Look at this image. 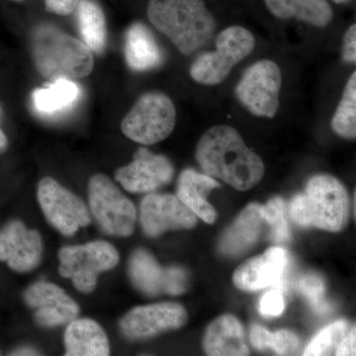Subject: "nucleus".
<instances>
[{
  "label": "nucleus",
  "mask_w": 356,
  "mask_h": 356,
  "mask_svg": "<svg viewBox=\"0 0 356 356\" xmlns=\"http://www.w3.org/2000/svg\"><path fill=\"white\" fill-rule=\"evenodd\" d=\"M195 156L205 175L219 178L236 191H250L261 182L266 172L261 156L245 145L235 128L227 125L206 131Z\"/></svg>",
  "instance_id": "obj_1"
},
{
  "label": "nucleus",
  "mask_w": 356,
  "mask_h": 356,
  "mask_svg": "<svg viewBox=\"0 0 356 356\" xmlns=\"http://www.w3.org/2000/svg\"><path fill=\"white\" fill-rule=\"evenodd\" d=\"M147 18L184 55L195 53L216 31L204 0H149Z\"/></svg>",
  "instance_id": "obj_2"
},
{
  "label": "nucleus",
  "mask_w": 356,
  "mask_h": 356,
  "mask_svg": "<svg viewBox=\"0 0 356 356\" xmlns=\"http://www.w3.org/2000/svg\"><path fill=\"white\" fill-rule=\"evenodd\" d=\"M32 55L39 74L50 81L83 79L95 67L93 53L83 41L50 24L33 33Z\"/></svg>",
  "instance_id": "obj_3"
},
{
  "label": "nucleus",
  "mask_w": 356,
  "mask_h": 356,
  "mask_svg": "<svg viewBox=\"0 0 356 356\" xmlns=\"http://www.w3.org/2000/svg\"><path fill=\"white\" fill-rule=\"evenodd\" d=\"M350 199L339 179L329 175L310 178L303 193L290 204L293 221L305 228L339 232L348 221Z\"/></svg>",
  "instance_id": "obj_4"
},
{
  "label": "nucleus",
  "mask_w": 356,
  "mask_h": 356,
  "mask_svg": "<svg viewBox=\"0 0 356 356\" xmlns=\"http://www.w3.org/2000/svg\"><path fill=\"white\" fill-rule=\"evenodd\" d=\"M254 35L242 26L222 30L216 39V49L201 54L192 64L191 76L196 83L216 86L222 83L236 64L254 51Z\"/></svg>",
  "instance_id": "obj_5"
},
{
  "label": "nucleus",
  "mask_w": 356,
  "mask_h": 356,
  "mask_svg": "<svg viewBox=\"0 0 356 356\" xmlns=\"http://www.w3.org/2000/svg\"><path fill=\"white\" fill-rule=\"evenodd\" d=\"M177 124L172 100L159 91L145 93L124 117L121 130L126 137L142 145H154L166 139Z\"/></svg>",
  "instance_id": "obj_6"
},
{
  "label": "nucleus",
  "mask_w": 356,
  "mask_h": 356,
  "mask_svg": "<svg viewBox=\"0 0 356 356\" xmlns=\"http://www.w3.org/2000/svg\"><path fill=\"white\" fill-rule=\"evenodd\" d=\"M88 201L91 214L105 234L114 236L132 235L137 210L107 175H95L90 178Z\"/></svg>",
  "instance_id": "obj_7"
},
{
  "label": "nucleus",
  "mask_w": 356,
  "mask_h": 356,
  "mask_svg": "<svg viewBox=\"0 0 356 356\" xmlns=\"http://www.w3.org/2000/svg\"><path fill=\"white\" fill-rule=\"evenodd\" d=\"M60 275L72 280L79 291H95L100 273L111 270L119 262V254L111 243L104 241L81 245H69L58 252Z\"/></svg>",
  "instance_id": "obj_8"
},
{
  "label": "nucleus",
  "mask_w": 356,
  "mask_h": 356,
  "mask_svg": "<svg viewBox=\"0 0 356 356\" xmlns=\"http://www.w3.org/2000/svg\"><path fill=\"white\" fill-rule=\"evenodd\" d=\"M281 86L280 67L273 60H262L245 70L235 92L250 113L273 118L280 109Z\"/></svg>",
  "instance_id": "obj_9"
},
{
  "label": "nucleus",
  "mask_w": 356,
  "mask_h": 356,
  "mask_svg": "<svg viewBox=\"0 0 356 356\" xmlns=\"http://www.w3.org/2000/svg\"><path fill=\"white\" fill-rule=\"evenodd\" d=\"M38 200L48 222L64 236L74 235L90 224V215L83 201L54 178L44 177L40 181Z\"/></svg>",
  "instance_id": "obj_10"
},
{
  "label": "nucleus",
  "mask_w": 356,
  "mask_h": 356,
  "mask_svg": "<svg viewBox=\"0 0 356 356\" xmlns=\"http://www.w3.org/2000/svg\"><path fill=\"white\" fill-rule=\"evenodd\" d=\"M133 286L146 296L168 294L177 296L186 291L187 273L182 267L163 268L146 250H135L128 266Z\"/></svg>",
  "instance_id": "obj_11"
},
{
  "label": "nucleus",
  "mask_w": 356,
  "mask_h": 356,
  "mask_svg": "<svg viewBox=\"0 0 356 356\" xmlns=\"http://www.w3.org/2000/svg\"><path fill=\"white\" fill-rule=\"evenodd\" d=\"M143 231L149 236L172 229H188L197 224V216L172 194L149 193L140 207Z\"/></svg>",
  "instance_id": "obj_12"
},
{
  "label": "nucleus",
  "mask_w": 356,
  "mask_h": 356,
  "mask_svg": "<svg viewBox=\"0 0 356 356\" xmlns=\"http://www.w3.org/2000/svg\"><path fill=\"white\" fill-rule=\"evenodd\" d=\"M173 175L175 168L170 159L140 147L132 163L117 170L115 179L131 193H151L170 184Z\"/></svg>",
  "instance_id": "obj_13"
},
{
  "label": "nucleus",
  "mask_w": 356,
  "mask_h": 356,
  "mask_svg": "<svg viewBox=\"0 0 356 356\" xmlns=\"http://www.w3.org/2000/svg\"><path fill=\"white\" fill-rule=\"evenodd\" d=\"M186 320V311L180 304L159 303L136 307L122 318L120 327L124 336L138 341L178 329Z\"/></svg>",
  "instance_id": "obj_14"
},
{
  "label": "nucleus",
  "mask_w": 356,
  "mask_h": 356,
  "mask_svg": "<svg viewBox=\"0 0 356 356\" xmlns=\"http://www.w3.org/2000/svg\"><path fill=\"white\" fill-rule=\"evenodd\" d=\"M24 301L34 311L40 327H55L69 324L79 315V304L58 285L39 281L28 287Z\"/></svg>",
  "instance_id": "obj_15"
},
{
  "label": "nucleus",
  "mask_w": 356,
  "mask_h": 356,
  "mask_svg": "<svg viewBox=\"0 0 356 356\" xmlns=\"http://www.w3.org/2000/svg\"><path fill=\"white\" fill-rule=\"evenodd\" d=\"M42 254L41 236L19 220L8 222L0 231V261H6L16 273H29L36 268Z\"/></svg>",
  "instance_id": "obj_16"
},
{
  "label": "nucleus",
  "mask_w": 356,
  "mask_h": 356,
  "mask_svg": "<svg viewBox=\"0 0 356 356\" xmlns=\"http://www.w3.org/2000/svg\"><path fill=\"white\" fill-rule=\"evenodd\" d=\"M287 266L286 250L280 247L270 248L236 268L234 283L245 291H257L271 286L281 289Z\"/></svg>",
  "instance_id": "obj_17"
},
{
  "label": "nucleus",
  "mask_w": 356,
  "mask_h": 356,
  "mask_svg": "<svg viewBox=\"0 0 356 356\" xmlns=\"http://www.w3.org/2000/svg\"><path fill=\"white\" fill-rule=\"evenodd\" d=\"M219 186L214 177L188 168L178 178L177 196L197 218L213 224L216 221L217 213L207 197L213 189Z\"/></svg>",
  "instance_id": "obj_18"
},
{
  "label": "nucleus",
  "mask_w": 356,
  "mask_h": 356,
  "mask_svg": "<svg viewBox=\"0 0 356 356\" xmlns=\"http://www.w3.org/2000/svg\"><path fill=\"white\" fill-rule=\"evenodd\" d=\"M264 224L261 205L250 204L225 232L220 240V252L228 257H238L247 252L259 240Z\"/></svg>",
  "instance_id": "obj_19"
},
{
  "label": "nucleus",
  "mask_w": 356,
  "mask_h": 356,
  "mask_svg": "<svg viewBox=\"0 0 356 356\" xmlns=\"http://www.w3.org/2000/svg\"><path fill=\"white\" fill-rule=\"evenodd\" d=\"M203 348L208 355H248L243 325L232 315H225L211 323L206 330Z\"/></svg>",
  "instance_id": "obj_20"
},
{
  "label": "nucleus",
  "mask_w": 356,
  "mask_h": 356,
  "mask_svg": "<svg viewBox=\"0 0 356 356\" xmlns=\"http://www.w3.org/2000/svg\"><path fill=\"white\" fill-rule=\"evenodd\" d=\"M65 355L107 356L108 337L102 327L91 318H74L65 332Z\"/></svg>",
  "instance_id": "obj_21"
},
{
  "label": "nucleus",
  "mask_w": 356,
  "mask_h": 356,
  "mask_svg": "<svg viewBox=\"0 0 356 356\" xmlns=\"http://www.w3.org/2000/svg\"><path fill=\"white\" fill-rule=\"evenodd\" d=\"M125 58L134 72H147L163 64V51L146 25L137 22L129 28L125 36Z\"/></svg>",
  "instance_id": "obj_22"
},
{
  "label": "nucleus",
  "mask_w": 356,
  "mask_h": 356,
  "mask_svg": "<svg viewBox=\"0 0 356 356\" xmlns=\"http://www.w3.org/2000/svg\"><path fill=\"white\" fill-rule=\"evenodd\" d=\"M273 15L280 19H297L315 27L332 22L334 11L327 0H264Z\"/></svg>",
  "instance_id": "obj_23"
},
{
  "label": "nucleus",
  "mask_w": 356,
  "mask_h": 356,
  "mask_svg": "<svg viewBox=\"0 0 356 356\" xmlns=\"http://www.w3.org/2000/svg\"><path fill=\"white\" fill-rule=\"evenodd\" d=\"M81 93V88L72 79H57L47 88L36 89L33 92V105L44 116H57L72 108Z\"/></svg>",
  "instance_id": "obj_24"
},
{
  "label": "nucleus",
  "mask_w": 356,
  "mask_h": 356,
  "mask_svg": "<svg viewBox=\"0 0 356 356\" xmlns=\"http://www.w3.org/2000/svg\"><path fill=\"white\" fill-rule=\"evenodd\" d=\"M77 25L83 42L92 53L102 54L106 47V20L95 0H81L76 8Z\"/></svg>",
  "instance_id": "obj_25"
},
{
  "label": "nucleus",
  "mask_w": 356,
  "mask_h": 356,
  "mask_svg": "<svg viewBox=\"0 0 356 356\" xmlns=\"http://www.w3.org/2000/svg\"><path fill=\"white\" fill-rule=\"evenodd\" d=\"M332 130L346 139L356 137V72H353L332 121Z\"/></svg>",
  "instance_id": "obj_26"
},
{
  "label": "nucleus",
  "mask_w": 356,
  "mask_h": 356,
  "mask_svg": "<svg viewBox=\"0 0 356 356\" xmlns=\"http://www.w3.org/2000/svg\"><path fill=\"white\" fill-rule=\"evenodd\" d=\"M250 343L257 350L271 348L280 355H289L296 351L299 339L292 332L283 331L270 332L259 325H254L250 329Z\"/></svg>",
  "instance_id": "obj_27"
},
{
  "label": "nucleus",
  "mask_w": 356,
  "mask_h": 356,
  "mask_svg": "<svg viewBox=\"0 0 356 356\" xmlns=\"http://www.w3.org/2000/svg\"><path fill=\"white\" fill-rule=\"evenodd\" d=\"M261 215L264 222L270 228V238L274 243H284L289 240V229L282 199L275 197L266 206H261Z\"/></svg>",
  "instance_id": "obj_28"
},
{
  "label": "nucleus",
  "mask_w": 356,
  "mask_h": 356,
  "mask_svg": "<svg viewBox=\"0 0 356 356\" xmlns=\"http://www.w3.org/2000/svg\"><path fill=\"white\" fill-rule=\"evenodd\" d=\"M346 332H348V324L346 321L339 320L332 323L312 339L303 355H324L327 351L339 343V341L346 336Z\"/></svg>",
  "instance_id": "obj_29"
},
{
  "label": "nucleus",
  "mask_w": 356,
  "mask_h": 356,
  "mask_svg": "<svg viewBox=\"0 0 356 356\" xmlns=\"http://www.w3.org/2000/svg\"><path fill=\"white\" fill-rule=\"evenodd\" d=\"M297 288L308 299L316 313L325 314L331 310V306L325 298V283L320 276L315 274L304 276L298 281Z\"/></svg>",
  "instance_id": "obj_30"
},
{
  "label": "nucleus",
  "mask_w": 356,
  "mask_h": 356,
  "mask_svg": "<svg viewBox=\"0 0 356 356\" xmlns=\"http://www.w3.org/2000/svg\"><path fill=\"white\" fill-rule=\"evenodd\" d=\"M284 300L280 288L269 290L259 301V310L264 317H277L284 311Z\"/></svg>",
  "instance_id": "obj_31"
},
{
  "label": "nucleus",
  "mask_w": 356,
  "mask_h": 356,
  "mask_svg": "<svg viewBox=\"0 0 356 356\" xmlns=\"http://www.w3.org/2000/svg\"><path fill=\"white\" fill-rule=\"evenodd\" d=\"M81 1V0H44V7L48 13L67 16L76 10Z\"/></svg>",
  "instance_id": "obj_32"
},
{
  "label": "nucleus",
  "mask_w": 356,
  "mask_h": 356,
  "mask_svg": "<svg viewBox=\"0 0 356 356\" xmlns=\"http://www.w3.org/2000/svg\"><path fill=\"white\" fill-rule=\"evenodd\" d=\"M343 60L346 64H355L356 60V26L351 25L344 34Z\"/></svg>",
  "instance_id": "obj_33"
},
{
  "label": "nucleus",
  "mask_w": 356,
  "mask_h": 356,
  "mask_svg": "<svg viewBox=\"0 0 356 356\" xmlns=\"http://www.w3.org/2000/svg\"><path fill=\"white\" fill-rule=\"evenodd\" d=\"M355 327L350 330L348 334L344 336L343 339L337 344L336 350V355L346 356V355H356V336H355Z\"/></svg>",
  "instance_id": "obj_34"
},
{
  "label": "nucleus",
  "mask_w": 356,
  "mask_h": 356,
  "mask_svg": "<svg viewBox=\"0 0 356 356\" xmlns=\"http://www.w3.org/2000/svg\"><path fill=\"white\" fill-rule=\"evenodd\" d=\"M11 355H39V353L33 348H21L14 350Z\"/></svg>",
  "instance_id": "obj_35"
},
{
  "label": "nucleus",
  "mask_w": 356,
  "mask_h": 356,
  "mask_svg": "<svg viewBox=\"0 0 356 356\" xmlns=\"http://www.w3.org/2000/svg\"><path fill=\"white\" fill-rule=\"evenodd\" d=\"M6 146L7 139L6 135H4V133L2 132L1 130H0V151H2V149H6Z\"/></svg>",
  "instance_id": "obj_36"
},
{
  "label": "nucleus",
  "mask_w": 356,
  "mask_h": 356,
  "mask_svg": "<svg viewBox=\"0 0 356 356\" xmlns=\"http://www.w3.org/2000/svg\"><path fill=\"white\" fill-rule=\"evenodd\" d=\"M332 1L336 2V3L341 4L346 3V2H348L350 0H332Z\"/></svg>",
  "instance_id": "obj_37"
},
{
  "label": "nucleus",
  "mask_w": 356,
  "mask_h": 356,
  "mask_svg": "<svg viewBox=\"0 0 356 356\" xmlns=\"http://www.w3.org/2000/svg\"><path fill=\"white\" fill-rule=\"evenodd\" d=\"M13 1L21 2V1H23V0H13Z\"/></svg>",
  "instance_id": "obj_38"
}]
</instances>
